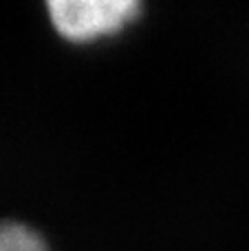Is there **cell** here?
Listing matches in <instances>:
<instances>
[{
	"label": "cell",
	"mask_w": 249,
	"mask_h": 251,
	"mask_svg": "<svg viewBox=\"0 0 249 251\" xmlns=\"http://www.w3.org/2000/svg\"><path fill=\"white\" fill-rule=\"evenodd\" d=\"M55 31L71 42L115 35L141 11V0H44Z\"/></svg>",
	"instance_id": "obj_1"
},
{
	"label": "cell",
	"mask_w": 249,
	"mask_h": 251,
	"mask_svg": "<svg viewBox=\"0 0 249 251\" xmlns=\"http://www.w3.org/2000/svg\"><path fill=\"white\" fill-rule=\"evenodd\" d=\"M0 251H47V245L29 225L0 223Z\"/></svg>",
	"instance_id": "obj_2"
}]
</instances>
